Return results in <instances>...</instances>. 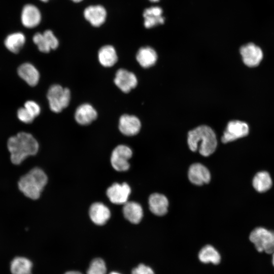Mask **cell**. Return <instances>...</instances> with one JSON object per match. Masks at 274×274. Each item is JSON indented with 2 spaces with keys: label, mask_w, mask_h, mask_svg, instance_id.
<instances>
[{
  "label": "cell",
  "mask_w": 274,
  "mask_h": 274,
  "mask_svg": "<svg viewBox=\"0 0 274 274\" xmlns=\"http://www.w3.org/2000/svg\"><path fill=\"white\" fill-rule=\"evenodd\" d=\"M7 146L11 160L15 164H19L27 157L36 154L39 147L33 136L25 132H19L9 138Z\"/></svg>",
  "instance_id": "cell-1"
},
{
  "label": "cell",
  "mask_w": 274,
  "mask_h": 274,
  "mask_svg": "<svg viewBox=\"0 0 274 274\" xmlns=\"http://www.w3.org/2000/svg\"><path fill=\"white\" fill-rule=\"evenodd\" d=\"M187 142L192 151L195 152L198 149L200 154L206 157L213 153L217 146L215 132L207 125H201L190 131Z\"/></svg>",
  "instance_id": "cell-2"
},
{
  "label": "cell",
  "mask_w": 274,
  "mask_h": 274,
  "mask_svg": "<svg viewBox=\"0 0 274 274\" xmlns=\"http://www.w3.org/2000/svg\"><path fill=\"white\" fill-rule=\"evenodd\" d=\"M47 180L45 172L40 168L35 167L20 179L18 188L27 197L37 199L40 197Z\"/></svg>",
  "instance_id": "cell-3"
},
{
  "label": "cell",
  "mask_w": 274,
  "mask_h": 274,
  "mask_svg": "<svg viewBox=\"0 0 274 274\" xmlns=\"http://www.w3.org/2000/svg\"><path fill=\"white\" fill-rule=\"evenodd\" d=\"M47 98L51 110L54 113H59L68 106L71 92L67 88L54 84L49 88L47 92Z\"/></svg>",
  "instance_id": "cell-4"
},
{
  "label": "cell",
  "mask_w": 274,
  "mask_h": 274,
  "mask_svg": "<svg viewBox=\"0 0 274 274\" xmlns=\"http://www.w3.org/2000/svg\"><path fill=\"white\" fill-rule=\"evenodd\" d=\"M249 239L259 252L267 254L274 252V231L263 227L255 228L251 232Z\"/></svg>",
  "instance_id": "cell-5"
},
{
  "label": "cell",
  "mask_w": 274,
  "mask_h": 274,
  "mask_svg": "<svg viewBox=\"0 0 274 274\" xmlns=\"http://www.w3.org/2000/svg\"><path fill=\"white\" fill-rule=\"evenodd\" d=\"M132 155L131 149L127 146L120 145L113 150L111 156V163L114 169L125 172L130 167L129 160Z\"/></svg>",
  "instance_id": "cell-6"
},
{
  "label": "cell",
  "mask_w": 274,
  "mask_h": 274,
  "mask_svg": "<svg viewBox=\"0 0 274 274\" xmlns=\"http://www.w3.org/2000/svg\"><path fill=\"white\" fill-rule=\"evenodd\" d=\"M249 131V128L247 123L239 120L231 121L227 125L221 141L224 143L232 142L247 135Z\"/></svg>",
  "instance_id": "cell-7"
},
{
  "label": "cell",
  "mask_w": 274,
  "mask_h": 274,
  "mask_svg": "<svg viewBox=\"0 0 274 274\" xmlns=\"http://www.w3.org/2000/svg\"><path fill=\"white\" fill-rule=\"evenodd\" d=\"M131 188L126 183H115L107 190L106 194L111 202L116 204H124L128 201Z\"/></svg>",
  "instance_id": "cell-8"
},
{
  "label": "cell",
  "mask_w": 274,
  "mask_h": 274,
  "mask_svg": "<svg viewBox=\"0 0 274 274\" xmlns=\"http://www.w3.org/2000/svg\"><path fill=\"white\" fill-rule=\"evenodd\" d=\"M240 53L243 62L251 67L258 66L263 56L261 49L252 43L242 46L240 48Z\"/></svg>",
  "instance_id": "cell-9"
},
{
  "label": "cell",
  "mask_w": 274,
  "mask_h": 274,
  "mask_svg": "<svg viewBox=\"0 0 274 274\" xmlns=\"http://www.w3.org/2000/svg\"><path fill=\"white\" fill-rule=\"evenodd\" d=\"M83 16L92 26L98 27L105 22L107 12L105 8L100 5H90L84 9Z\"/></svg>",
  "instance_id": "cell-10"
},
{
  "label": "cell",
  "mask_w": 274,
  "mask_h": 274,
  "mask_svg": "<svg viewBox=\"0 0 274 274\" xmlns=\"http://www.w3.org/2000/svg\"><path fill=\"white\" fill-rule=\"evenodd\" d=\"M114 81L115 85L124 93L129 92L138 84L135 75L124 68H120L116 72Z\"/></svg>",
  "instance_id": "cell-11"
},
{
  "label": "cell",
  "mask_w": 274,
  "mask_h": 274,
  "mask_svg": "<svg viewBox=\"0 0 274 274\" xmlns=\"http://www.w3.org/2000/svg\"><path fill=\"white\" fill-rule=\"evenodd\" d=\"M41 19V12L36 6L27 4L23 7L21 20L24 26L28 28L35 27L40 23Z\"/></svg>",
  "instance_id": "cell-12"
},
{
  "label": "cell",
  "mask_w": 274,
  "mask_h": 274,
  "mask_svg": "<svg viewBox=\"0 0 274 274\" xmlns=\"http://www.w3.org/2000/svg\"><path fill=\"white\" fill-rule=\"evenodd\" d=\"M118 127L122 134L126 136H133L139 133L141 124L136 116L124 114L119 118Z\"/></svg>",
  "instance_id": "cell-13"
},
{
  "label": "cell",
  "mask_w": 274,
  "mask_h": 274,
  "mask_svg": "<svg viewBox=\"0 0 274 274\" xmlns=\"http://www.w3.org/2000/svg\"><path fill=\"white\" fill-rule=\"evenodd\" d=\"M89 215L90 219L94 224L101 226L105 224L110 219L111 211L103 203L96 202L90 207Z\"/></svg>",
  "instance_id": "cell-14"
},
{
  "label": "cell",
  "mask_w": 274,
  "mask_h": 274,
  "mask_svg": "<svg viewBox=\"0 0 274 274\" xmlns=\"http://www.w3.org/2000/svg\"><path fill=\"white\" fill-rule=\"evenodd\" d=\"M188 178L192 183L196 185H202L210 182L211 175L206 166L200 163H196L190 166Z\"/></svg>",
  "instance_id": "cell-15"
},
{
  "label": "cell",
  "mask_w": 274,
  "mask_h": 274,
  "mask_svg": "<svg viewBox=\"0 0 274 274\" xmlns=\"http://www.w3.org/2000/svg\"><path fill=\"white\" fill-rule=\"evenodd\" d=\"M97 117V113L94 107L89 104H83L79 106L75 113L76 121L82 125L90 124Z\"/></svg>",
  "instance_id": "cell-16"
},
{
  "label": "cell",
  "mask_w": 274,
  "mask_h": 274,
  "mask_svg": "<svg viewBox=\"0 0 274 274\" xmlns=\"http://www.w3.org/2000/svg\"><path fill=\"white\" fill-rule=\"evenodd\" d=\"M144 25L147 28H152L164 22L162 16V9L157 6L151 7L146 9L143 14Z\"/></svg>",
  "instance_id": "cell-17"
},
{
  "label": "cell",
  "mask_w": 274,
  "mask_h": 274,
  "mask_svg": "<svg viewBox=\"0 0 274 274\" xmlns=\"http://www.w3.org/2000/svg\"><path fill=\"white\" fill-rule=\"evenodd\" d=\"M123 205L122 213L125 218L132 224L139 223L143 216L142 206L138 202L129 201Z\"/></svg>",
  "instance_id": "cell-18"
},
{
  "label": "cell",
  "mask_w": 274,
  "mask_h": 274,
  "mask_svg": "<svg viewBox=\"0 0 274 274\" xmlns=\"http://www.w3.org/2000/svg\"><path fill=\"white\" fill-rule=\"evenodd\" d=\"M151 212L157 216H163L167 212L168 201L164 195L153 193L150 195L148 200Z\"/></svg>",
  "instance_id": "cell-19"
},
{
  "label": "cell",
  "mask_w": 274,
  "mask_h": 274,
  "mask_svg": "<svg viewBox=\"0 0 274 274\" xmlns=\"http://www.w3.org/2000/svg\"><path fill=\"white\" fill-rule=\"evenodd\" d=\"M18 74L30 86H35L39 82V73L30 63H25L21 64L18 68Z\"/></svg>",
  "instance_id": "cell-20"
},
{
  "label": "cell",
  "mask_w": 274,
  "mask_h": 274,
  "mask_svg": "<svg viewBox=\"0 0 274 274\" xmlns=\"http://www.w3.org/2000/svg\"><path fill=\"white\" fill-rule=\"evenodd\" d=\"M98 59L100 64L105 67L113 66L118 60L115 48L110 45L103 46L98 52Z\"/></svg>",
  "instance_id": "cell-21"
},
{
  "label": "cell",
  "mask_w": 274,
  "mask_h": 274,
  "mask_svg": "<svg viewBox=\"0 0 274 274\" xmlns=\"http://www.w3.org/2000/svg\"><path fill=\"white\" fill-rule=\"evenodd\" d=\"M33 263L25 257L17 256L10 262V269L12 274H32Z\"/></svg>",
  "instance_id": "cell-22"
},
{
  "label": "cell",
  "mask_w": 274,
  "mask_h": 274,
  "mask_svg": "<svg viewBox=\"0 0 274 274\" xmlns=\"http://www.w3.org/2000/svg\"><path fill=\"white\" fill-rule=\"evenodd\" d=\"M136 59L141 66L148 68L155 63L157 59V55L151 47H143L138 50Z\"/></svg>",
  "instance_id": "cell-23"
},
{
  "label": "cell",
  "mask_w": 274,
  "mask_h": 274,
  "mask_svg": "<svg viewBox=\"0 0 274 274\" xmlns=\"http://www.w3.org/2000/svg\"><path fill=\"white\" fill-rule=\"evenodd\" d=\"M25 42V37L21 32H14L8 35L5 40L6 47L11 52L17 53Z\"/></svg>",
  "instance_id": "cell-24"
},
{
  "label": "cell",
  "mask_w": 274,
  "mask_h": 274,
  "mask_svg": "<svg viewBox=\"0 0 274 274\" xmlns=\"http://www.w3.org/2000/svg\"><path fill=\"white\" fill-rule=\"evenodd\" d=\"M253 186L259 192L268 191L272 186V180L269 173L262 171L257 173L253 178Z\"/></svg>",
  "instance_id": "cell-25"
},
{
  "label": "cell",
  "mask_w": 274,
  "mask_h": 274,
  "mask_svg": "<svg viewBox=\"0 0 274 274\" xmlns=\"http://www.w3.org/2000/svg\"><path fill=\"white\" fill-rule=\"evenodd\" d=\"M198 258L202 263L211 262L214 264L220 263L221 257L218 252L212 246L207 245L199 251Z\"/></svg>",
  "instance_id": "cell-26"
},
{
  "label": "cell",
  "mask_w": 274,
  "mask_h": 274,
  "mask_svg": "<svg viewBox=\"0 0 274 274\" xmlns=\"http://www.w3.org/2000/svg\"><path fill=\"white\" fill-rule=\"evenodd\" d=\"M107 267L103 259L97 258L90 263L87 274H106Z\"/></svg>",
  "instance_id": "cell-27"
},
{
  "label": "cell",
  "mask_w": 274,
  "mask_h": 274,
  "mask_svg": "<svg viewBox=\"0 0 274 274\" xmlns=\"http://www.w3.org/2000/svg\"><path fill=\"white\" fill-rule=\"evenodd\" d=\"M32 40L41 52L48 53L51 50L43 33L40 32L36 33L33 36Z\"/></svg>",
  "instance_id": "cell-28"
},
{
  "label": "cell",
  "mask_w": 274,
  "mask_h": 274,
  "mask_svg": "<svg viewBox=\"0 0 274 274\" xmlns=\"http://www.w3.org/2000/svg\"><path fill=\"white\" fill-rule=\"evenodd\" d=\"M43 34L51 50L56 49L59 46V41L53 31L48 29L45 30Z\"/></svg>",
  "instance_id": "cell-29"
},
{
  "label": "cell",
  "mask_w": 274,
  "mask_h": 274,
  "mask_svg": "<svg viewBox=\"0 0 274 274\" xmlns=\"http://www.w3.org/2000/svg\"><path fill=\"white\" fill-rule=\"evenodd\" d=\"M17 116L20 121L26 123L32 122L35 118L24 107L18 109Z\"/></svg>",
  "instance_id": "cell-30"
},
{
  "label": "cell",
  "mask_w": 274,
  "mask_h": 274,
  "mask_svg": "<svg viewBox=\"0 0 274 274\" xmlns=\"http://www.w3.org/2000/svg\"><path fill=\"white\" fill-rule=\"evenodd\" d=\"M35 117L39 115L41 108L36 102L31 100L26 101L24 107Z\"/></svg>",
  "instance_id": "cell-31"
},
{
  "label": "cell",
  "mask_w": 274,
  "mask_h": 274,
  "mask_svg": "<svg viewBox=\"0 0 274 274\" xmlns=\"http://www.w3.org/2000/svg\"><path fill=\"white\" fill-rule=\"evenodd\" d=\"M131 274H154V272L149 266L140 264L132 270Z\"/></svg>",
  "instance_id": "cell-32"
},
{
  "label": "cell",
  "mask_w": 274,
  "mask_h": 274,
  "mask_svg": "<svg viewBox=\"0 0 274 274\" xmlns=\"http://www.w3.org/2000/svg\"><path fill=\"white\" fill-rule=\"evenodd\" d=\"M64 274H83V273L77 271H69L66 272Z\"/></svg>",
  "instance_id": "cell-33"
},
{
  "label": "cell",
  "mask_w": 274,
  "mask_h": 274,
  "mask_svg": "<svg viewBox=\"0 0 274 274\" xmlns=\"http://www.w3.org/2000/svg\"><path fill=\"white\" fill-rule=\"evenodd\" d=\"M71 1H72V2L74 3H80L82 2L83 0H71Z\"/></svg>",
  "instance_id": "cell-34"
},
{
  "label": "cell",
  "mask_w": 274,
  "mask_h": 274,
  "mask_svg": "<svg viewBox=\"0 0 274 274\" xmlns=\"http://www.w3.org/2000/svg\"><path fill=\"white\" fill-rule=\"evenodd\" d=\"M272 263L274 266V252L272 253Z\"/></svg>",
  "instance_id": "cell-35"
},
{
  "label": "cell",
  "mask_w": 274,
  "mask_h": 274,
  "mask_svg": "<svg viewBox=\"0 0 274 274\" xmlns=\"http://www.w3.org/2000/svg\"><path fill=\"white\" fill-rule=\"evenodd\" d=\"M109 274H120V273H118L117 272L112 271V272H110Z\"/></svg>",
  "instance_id": "cell-36"
},
{
  "label": "cell",
  "mask_w": 274,
  "mask_h": 274,
  "mask_svg": "<svg viewBox=\"0 0 274 274\" xmlns=\"http://www.w3.org/2000/svg\"><path fill=\"white\" fill-rule=\"evenodd\" d=\"M41 1L43 2H47L49 0H40Z\"/></svg>",
  "instance_id": "cell-37"
},
{
  "label": "cell",
  "mask_w": 274,
  "mask_h": 274,
  "mask_svg": "<svg viewBox=\"0 0 274 274\" xmlns=\"http://www.w3.org/2000/svg\"><path fill=\"white\" fill-rule=\"evenodd\" d=\"M149 1L153 2H156L158 1L159 0H149Z\"/></svg>",
  "instance_id": "cell-38"
}]
</instances>
